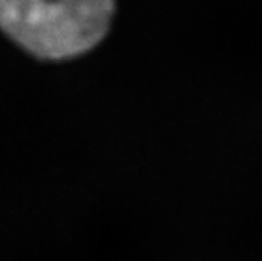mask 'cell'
Here are the masks:
<instances>
[{"instance_id": "cell-1", "label": "cell", "mask_w": 262, "mask_h": 261, "mask_svg": "<svg viewBox=\"0 0 262 261\" xmlns=\"http://www.w3.org/2000/svg\"><path fill=\"white\" fill-rule=\"evenodd\" d=\"M114 0H0V27L10 39L46 59L92 49L107 34Z\"/></svg>"}]
</instances>
